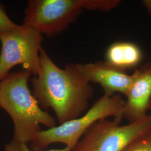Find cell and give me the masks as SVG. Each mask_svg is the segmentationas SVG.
Returning a JSON list of instances; mask_svg holds the SVG:
<instances>
[{
	"label": "cell",
	"instance_id": "1",
	"mask_svg": "<svg viewBox=\"0 0 151 151\" xmlns=\"http://www.w3.org/2000/svg\"><path fill=\"white\" fill-rule=\"evenodd\" d=\"M32 94L42 109L53 110L59 124L85 113L93 94L91 82L80 64L57 66L45 50H40V67L32 79Z\"/></svg>",
	"mask_w": 151,
	"mask_h": 151
},
{
	"label": "cell",
	"instance_id": "2",
	"mask_svg": "<svg viewBox=\"0 0 151 151\" xmlns=\"http://www.w3.org/2000/svg\"><path fill=\"white\" fill-rule=\"evenodd\" d=\"M32 74L27 70L9 75L0 82V108L10 115L14 123L13 140L29 144L42 129L40 125L50 128L56 121L40 107L28 86Z\"/></svg>",
	"mask_w": 151,
	"mask_h": 151
},
{
	"label": "cell",
	"instance_id": "3",
	"mask_svg": "<svg viewBox=\"0 0 151 151\" xmlns=\"http://www.w3.org/2000/svg\"><path fill=\"white\" fill-rule=\"evenodd\" d=\"M120 0H29L23 25L48 37L66 30L83 11L108 12Z\"/></svg>",
	"mask_w": 151,
	"mask_h": 151
},
{
	"label": "cell",
	"instance_id": "4",
	"mask_svg": "<svg viewBox=\"0 0 151 151\" xmlns=\"http://www.w3.org/2000/svg\"><path fill=\"white\" fill-rule=\"evenodd\" d=\"M125 103L119 95H104L80 117L39 132L29 148L32 151H43L51 144L60 143L73 150L87 130L97 121L113 117L115 122L120 123L124 118Z\"/></svg>",
	"mask_w": 151,
	"mask_h": 151
},
{
	"label": "cell",
	"instance_id": "5",
	"mask_svg": "<svg viewBox=\"0 0 151 151\" xmlns=\"http://www.w3.org/2000/svg\"><path fill=\"white\" fill-rule=\"evenodd\" d=\"M151 130V113L138 121L120 125L103 119L87 130L72 151H123Z\"/></svg>",
	"mask_w": 151,
	"mask_h": 151
},
{
	"label": "cell",
	"instance_id": "6",
	"mask_svg": "<svg viewBox=\"0 0 151 151\" xmlns=\"http://www.w3.org/2000/svg\"><path fill=\"white\" fill-rule=\"evenodd\" d=\"M0 81L6 78L11 68L18 65L37 75L43 41L41 33L22 25L14 32L0 35Z\"/></svg>",
	"mask_w": 151,
	"mask_h": 151
},
{
	"label": "cell",
	"instance_id": "7",
	"mask_svg": "<svg viewBox=\"0 0 151 151\" xmlns=\"http://www.w3.org/2000/svg\"><path fill=\"white\" fill-rule=\"evenodd\" d=\"M80 66L88 81L99 84L104 95L108 96H113L116 92L126 96L134 79L133 73L129 75L106 60L80 64Z\"/></svg>",
	"mask_w": 151,
	"mask_h": 151
},
{
	"label": "cell",
	"instance_id": "8",
	"mask_svg": "<svg viewBox=\"0 0 151 151\" xmlns=\"http://www.w3.org/2000/svg\"><path fill=\"white\" fill-rule=\"evenodd\" d=\"M133 75L124 106V118L129 123L138 121L147 115L151 99V62L135 69Z\"/></svg>",
	"mask_w": 151,
	"mask_h": 151
},
{
	"label": "cell",
	"instance_id": "9",
	"mask_svg": "<svg viewBox=\"0 0 151 151\" xmlns=\"http://www.w3.org/2000/svg\"><path fill=\"white\" fill-rule=\"evenodd\" d=\"M106 61L122 70L134 68L143 58L140 47L130 42H116L110 44L106 54Z\"/></svg>",
	"mask_w": 151,
	"mask_h": 151
},
{
	"label": "cell",
	"instance_id": "10",
	"mask_svg": "<svg viewBox=\"0 0 151 151\" xmlns=\"http://www.w3.org/2000/svg\"><path fill=\"white\" fill-rule=\"evenodd\" d=\"M123 151H151V130L133 141Z\"/></svg>",
	"mask_w": 151,
	"mask_h": 151
},
{
	"label": "cell",
	"instance_id": "11",
	"mask_svg": "<svg viewBox=\"0 0 151 151\" xmlns=\"http://www.w3.org/2000/svg\"><path fill=\"white\" fill-rule=\"evenodd\" d=\"M20 25H18L7 16L4 6L0 4V35L12 32L17 30Z\"/></svg>",
	"mask_w": 151,
	"mask_h": 151
},
{
	"label": "cell",
	"instance_id": "12",
	"mask_svg": "<svg viewBox=\"0 0 151 151\" xmlns=\"http://www.w3.org/2000/svg\"><path fill=\"white\" fill-rule=\"evenodd\" d=\"M4 149L5 151H32L27 146V144L17 142L13 139L9 143L6 144ZM45 151H72V150L68 147H65L62 149L49 150Z\"/></svg>",
	"mask_w": 151,
	"mask_h": 151
},
{
	"label": "cell",
	"instance_id": "13",
	"mask_svg": "<svg viewBox=\"0 0 151 151\" xmlns=\"http://www.w3.org/2000/svg\"><path fill=\"white\" fill-rule=\"evenodd\" d=\"M142 4L146 9L147 12L151 14V0H143L142 1Z\"/></svg>",
	"mask_w": 151,
	"mask_h": 151
},
{
	"label": "cell",
	"instance_id": "14",
	"mask_svg": "<svg viewBox=\"0 0 151 151\" xmlns=\"http://www.w3.org/2000/svg\"><path fill=\"white\" fill-rule=\"evenodd\" d=\"M148 111H151V101H150V104H149V106H148Z\"/></svg>",
	"mask_w": 151,
	"mask_h": 151
}]
</instances>
